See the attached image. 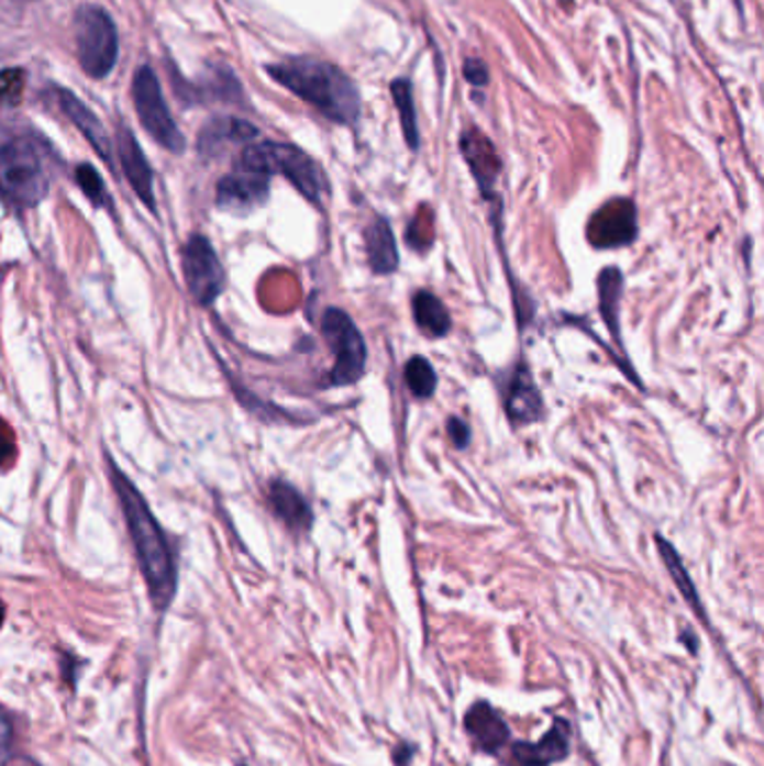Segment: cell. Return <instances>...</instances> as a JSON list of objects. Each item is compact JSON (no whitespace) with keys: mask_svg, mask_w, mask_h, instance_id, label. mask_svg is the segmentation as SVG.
<instances>
[{"mask_svg":"<svg viewBox=\"0 0 764 766\" xmlns=\"http://www.w3.org/2000/svg\"><path fill=\"white\" fill-rule=\"evenodd\" d=\"M77 185L84 191V196L97 207V209H110L112 207V198L106 191V185L101 180V175L97 173L95 166L90 164H81L75 173Z\"/></svg>","mask_w":764,"mask_h":766,"instance_id":"obj_25","label":"cell"},{"mask_svg":"<svg viewBox=\"0 0 764 766\" xmlns=\"http://www.w3.org/2000/svg\"><path fill=\"white\" fill-rule=\"evenodd\" d=\"M446 433H449V437L453 440V444L457 446V448H466L468 444H472V426H468L464 420H459V418H451L449 422H446Z\"/></svg>","mask_w":764,"mask_h":766,"instance_id":"obj_28","label":"cell"},{"mask_svg":"<svg viewBox=\"0 0 764 766\" xmlns=\"http://www.w3.org/2000/svg\"><path fill=\"white\" fill-rule=\"evenodd\" d=\"M655 543H657V549H660V556L668 569V574L673 576L677 589L682 592V597L686 599V603L704 619V608H701V601H699V595H697V589H695V582L690 580L684 563H682V556L677 554V549L660 534H655Z\"/></svg>","mask_w":764,"mask_h":766,"instance_id":"obj_22","label":"cell"},{"mask_svg":"<svg viewBox=\"0 0 764 766\" xmlns=\"http://www.w3.org/2000/svg\"><path fill=\"white\" fill-rule=\"evenodd\" d=\"M106 464L108 478L126 518L129 534L135 545V554L148 587L151 601L157 610H166L175 597V589H178V565H175L168 539L157 518L153 515L151 507L142 498L140 489L133 485V480L124 470L117 466L110 453H106Z\"/></svg>","mask_w":764,"mask_h":766,"instance_id":"obj_1","label":"cell"},{"mask_svg":"<svg viewBox=\"0 0 764 766\" xmlns=\"http://www.w3.org/2000/svg\"><path fill=\"white\" fill-rule=\"evenodd\" d=\"M392 97L401 116V129L408 146L418 151L420 146V131H418V116H416V103H413V90H410L408 81H395L392 84Z\"/></svg>","mask_w":764,"mask_h":766,"instance_id":"obj_24","label":"cell"},{"mask_svg":"<svg viewBox=\"0 0 764 766\" xmlns=\"http://www.w3.org/2000/svg\"><path fill=\"white\" fill-rule=\"evenodd\" d=\"M403 379L408 390L418 399H431L438 390V373L424 357H410L403 366Z\"/></svg>","mask_w":764,"mask_h":766,"instance_id":"obj_23","label":"cell"},{"mask_svg":"<svg viewBox=\"0 0 764 766\" xmlns=\"http://www.w3.org/2000/svg\"><path fill=\"white\" fill-rule=\"evenodd\" d=\"M256 135H258V131L252 124L236 120V116H218V120L209 122L204 126V131L200 133L198 151L204 157H213V155L222 153L226 146L252 142Z\"/></svg>","mask_w":764,"mask_h":766,"instance_id":"obj_17","label":"cell"},{"mask_svg":"<svg viewBox=\"0 0 764 766\" xmlns=\"http://www.w3.org/2000/svg\"><path fill=\"white\" fill-rule=\"evenodd\" d=\"M182 271L193 299L209 308L218 301L226 285L224 267L213 245L200 233H193L182 249Z\"/></svg>","mask_w":764,"mask_h":766,"instance_id":"obj_8","label":"cell"},{"mask_svg":"<svg viewBox=\"0 0 764 766\" xmlns=\"http://www.w3.org/2000/svg\"><path fill=\"white\" fill-rule=\"evenodd\" d=\"M464 729L483 753H498L509 744L511 731L489 701H476L466 711Z\"/></svg>","mask_w":764,"mask_h":766,"instance_id":"obj_15","label":"cell"},{"mask_svg":"<svg viewBox=\"0 0 764 766\" xmlns=\"http://www.w3.org/2000/svg\"><path fill=\"white\" fill-rule=\"evenodd\" d=\"M239 168L256 170L269 175V178L272 175H283V178H287L312 204H321L323 196L328 193V178L319 162H314L306 151L291 144H250L239 159Z\"/></svg>","mask_w":764,"mask_h":766,"instance_id":"obj_3","label":"cell"},{"mask_svg":"<svg viewBox=\"0 0 764 766\" xmlns=\"http://www.w3.org/2000/svg\"><path fill=\"white\" fill-rule=\"evenodd\" d=\"M77 58L92 79H106L120 56V34L112 16L99 5H84L75 16Z\"/></svg>","mask_w":764,"mask_h":766,"instance_id":"obj_5","label":"cell"},{"mask_svg":"<svg viewBox=\"0 0 764 766\" xmlns=\"http://www.w3.org/2000/svg\"><path fill=\"white\" fill-rule=\"evenodd\" d=\"M117 155H120L122 168L126 173V178L133 187V191L137 193V198L155 211V191H153V168L140 146V142L135 140V135L126 129L120 126L117 131Z\"/></svg>","mask_w":764,"mask_h":766,"instance_id":"obj_13","label":"cell"},{"mask_svg":"<svg viewBox=\"0 0 764 766\" xmlns=\"http://www.w3.org/2000/svg\"><path fill=\"white\" fill-rule=\"evenodd\" d=\"M16 455V440L5 420H0V466H8Z\"/></svg>","mask_w":764,"mask_h":766,"instance_id":"obj_27","label":"cell"},{"mask_svg":"<svg viewBox=\"0 0 764 766\" xmlns=\"http://www.w3.org/2000/svg\"><path fill=\"white\" fill-rule=\"evenodd\" d=\"M58 106L66 112L68 120L81 131V135L90 142V146L97 151V155L112 168L114 166V155H112V142L110 135L106 133L103 124L99 122V116L73 92L58 88L56 90Z\"/></svg>","mask_w":764,"mask_h":766,"instance_id":"obj_16","label":"cell"},{"mask_svg":"<svg viewBox=\"0 0 764 766\" xmlns=\"http://www.w3.org/2000/svg\"><path fill=\"white\" fill-rule=\"evenodd\" d=\"M366 252H368V265H370L373 274L388 276V274L397 271L399 249H397L392 226L386 218L377 215L366 226Z\"/></svg>","mask_w":764,"mask_h":766,"instance_id":"obj_19","label":"cell"},{"mask_svg":"<svg viewBox=\"0 0 764 766\" xmlns=\"http://www.w3.org/2000/svg\"><path fill=\"white\" fill-rule=\"evenodd\" d=\"M25 84H27V75L23 68L0 70V103H5L10 108L19 106L25 95Z\"/></svg>","mask_w":764,"mask_h":766,"instance_id":"obj_26","label":"cell"},{"mask_svg":"<svg viewBox=\"0 0 764 766\" xmlns=\"http://www.w3.org/2000/svg\"><path fill=\"white\" fill-rule=\"evenodd\" d=\"M466 79L476 84V86H485L487 84V68L472 58V62H466Z\"/></svg>","mask_w":764,"mask_h":766,"instance_id":"obj_29","label":"cell"},{"mask_svg":"<svg viewBox=\"0 0 764 766\" xmlns=\"http://www.w3.org/2000/svg\"><path fill=\"white\" fill-rule=\"evenodd\" d=\"M505 410L513 426H527V424L541 422L545 418L543 395L534 381L532 370H529L524 362H520L511 373V379L505 392Z\"/></svg>","mask_w":764,"mask_h":766,"instance_id":"obj_11","label":"cell"},{"mask_svg":"<svg viewBox=\"0 0 764 766\" xmlns=\"http://www.w3.org/2000/svg\"><path fill=\"white\" fill-rule=\"evenodd\" d=\"M599 287V310H601V319L608 325L612 338L617 341V345L623 347L621 334H619V314H621V291H623V274L617 267H606L599 274L597 280Z\"/></svg>","mask_w":764,"mask_h":766,"instance_id":"obj_20","label":"cell"},{"mask_svg":"<svg viewBox=\"0 0 764 766\" xmlns=\"http://www.w3.org/2000/svg\"><path fill=\"white\" fill-rule=\"evenodd\" d=\"M462 155L472 168L474 178L487 200H494L496 196V182L500 175V157L494 148V144L480 133V131H468L462 142H459Z\"/></svg>","mask_w":764,"mask_h":766,"instance_id":"obj_14","label":"cell"},{"mask_svg":"<svg viewBox=\"0 0 764 766\" xmlns=\"http://www.w3.org/2000/svg\"><path fill=\"white\" fill-rule=\"evenodd\" d=\"M321 334L334 355V368L328 377V386L345 388L357 384L366 375L368 347L357 323L343 310L328 308L321 319Z\"/></svg>","mask_w":764,"mask_h":766,"instance_id":"obj_6","label":"cell"},{"mask_svg":"<svg viewBox=\"0 0 764 766\" xmlns=\"http://www.w3.org/2000/svg\"><path fill=\"white\" fill-rule=\"evenodd\" d=\"M133 101L140 122L148 131V135L170 153H185V135L180 133L178 124H175L173 114L164 101L157 75L148 66L135 73Z\"/></svg>","mask_w":764,"mask_h":766,"instance_id":"obj_7","label":"cell"},{"mask_svg":"<svg viewBox=\"0 0 764 766\" xmlns=\"http://www.w3.org/2000/svg\"><path fill=\"white\" fill-rule=\"evenodd\" d=\"M269 504L274 509V513L289 526L294 532H306V529L312 526V509L308 504V500L303 498V493L285 482V480H274L269 485Z\"/></svg>","mask_w":764,"mask_h":766,"instance_id":"obj_18","label":"cell"},{"mask_svg":"<svg viewBox=\"0 0 764 766\" xmlns=\"http://www.w3.org/2000/svg\"><path fill=\"white\" fill-rule=\"evenodd\" d=\"M49 191V173L41 146L14 140L0 146V200L23 211L36 207Z\"/></svg>","mask_w":764,"mask_h":766,"instance_id":"obj_4","label":"cell"},{"mask_svg":"<svg viewBox=\"0 0 764 766\" xmlns=\"http://www.w3.org/2000/svg\"><path fill=\"white\" fill-rule=\"evenodd\" d=\"M569 722L556 718L552 729L539 742H516L509 746L507 766H552L569 755Z\"/></svg>","mask_w":764,"mask_h":766,"instance_id":"obj_10","label":"cell"},{"mask_svg":"<svg viewBox=\"0 0 764 766\" xmlns=\"http://www.w3.org/2000/svg\"><path fill=\"white\" fill-rule=\"evenodd\" d=\"M3 621H5V606L3 601H0V625H3Z\"/></svg>","mask_w":764,"mask_h":766,"instance_id":"obj_31","label":"cell"},{"mask_svg":"<svg viewBox=\"0 0 764 766\" xmlns=\"http://www.w3.org/2000/svg\"><path fill=\"white\" fill-rule=\"evenodd\" d=\"M636 238V209L630 200H614L595 213L590 241L597 247H621Z\"/></svg>","mask_w":764,"mask_h":766,"instance_id":"obj_12","label":"cell"},{"mask_svg":"<svg viewBox=\"0 0 764 766\" xmlns=\"http://www.w3.org/2000/svg\"><path fill=\"white\" fill-rule=\"evenodd\" d=\"M269 198V175L236 168L233 173L224 175L218 182L215 191V204L220 211L233 213V215H247L254 209L263 207Z\"/></svg>","mask_w":764,"mask_h":766,"instance_id":"obj_9","label":"cell"},{"mask_svg":"<svg viewBox=\"0 0 764 766\" xmlns=\"http://www.w3.org/2000/svg\"><path fill=\"white\" fill-rule=\"evenodd\" d=\"M269 77L289 92L314 106L336 124H352L359 116V92L352 79L319 58L299 56L267 68Z\"/></svg>","mask_w":764,"mask_h":766,"instance_id":"obj_2","label":"cell"},{"mask_svg":"<svg viewBox=\"0 0 764 766\" xmlns=\"http://www.w3.org/2000/svg\"><path fill=\"white\" fill-rule=\"evenodd\" d=\"M413 755H416V746L413 744H399L395 748V753H392L397 766H408L410 759H413Z\"/></svg>","mask_w":764,"mask_h":766,"instance_id":"obj_30","label":"cell"},{"mask_svg":"<svg viewBox=\"0 0 764 766\" xmlns=\"http://www.w3.org/2000/svg\"><path fill=\"white\" fill-rule=\"evenodd\" d=\"M413 319L422 334L431 338L446 336L453 325L446 306L429 289H420L413 297Z\"/></svg>","mask_w":764,"mask_h":766,"instance_id":"obj_21","label":"cell"}]
</instances>
